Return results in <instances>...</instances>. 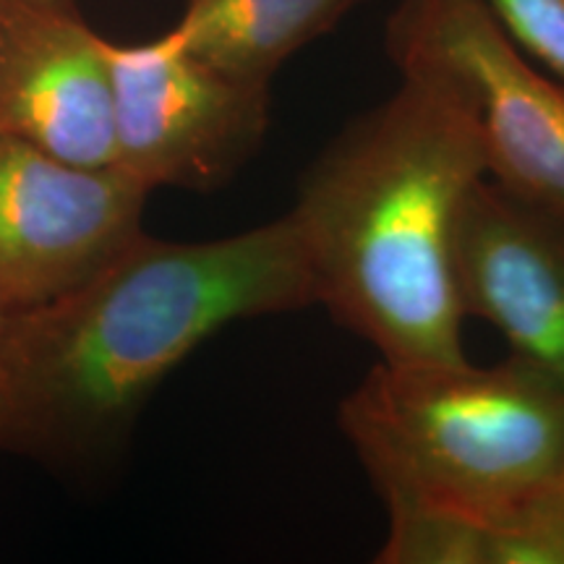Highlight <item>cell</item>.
Instances as JSON below:
<instances>
[{
	"label": "cell",
	"mask_w": 564,
	"mask_h": 564,
	"mask_svg": "<svg viewBox=\"0 0 564 564\" xmlns=\"http://www.w3.org/2000/svg\"><path fill=\"white\" fill-rule=\"evenodd\" d=\"M0 137L74 165H116L108 40L76 0H0Z\"/></svg>",
	"instance_id": "obj_7"
},
{
	"label": "cell",
	"mask_w": 564,
	"mask_h": 564,
	"mask_svg": "<svg viewBox=\"0 0 564 564\" xmlns=\"http://www.w3.org/2000/svg\"><path fill=\"white\" fill-rule=\"evenodd\" d=\"M361 0H186L175 30L196 58L270 89L282 63L333 32Z\"/></svg>",
	"instance_id": "obj_9"
},
{
	"label": "cell",
	"mask_w": 564,
	"mask_h": 564,
	"mask_svg": "<svg viewBox=\"0 0 564 564\" xmlns=\"http://www.w3.org/2000/svg\"><path fill=\"white\" fill-rule=\"evenodd\" d=\"M528 58L564 79V0H481Z\"/></svg>",
	"instance_id": "obj_11"
},
{
	"label": "cell",
	"mask_w": 564,
	"mask_h": 564,
	"mask_svg": "<svg viewBox=\"0 0 564 564\" xmlns=\"http://www.w3.org/2000/svg\"><path fill=\"white\" fill-rule=\"evenodd\" d=\"M337 426L384 510L497 518L564 491V387L525 358L382 361Z\"/></svg>",
	"instance_id": "obj_3"
},
{
	"label": "cell",
	"mask_w": 564,
	"mask_h": 564,
	"mask_svg": "<svg viewBox=\"0 0 564 564\" xmlns=\"http://www.w3.org/2000/svg\"><path fill=\"white\" fill-rule=\"evenodd\" d=\"M152 188L118 165H74L0 137V303L58 299L105 270L144 232Z\"/></svg>",
	"instance_id": "obj_6"
},
{
	"label": "cell",
	"mask_w": 564,
	"mask_h": 564,
	"mask_svg": "<svg viewBox=\"0 0 564 564\" xmlns=\"http://www.w3.org/2000/svg\"><path fill=\"white\" fill-rule=\"evenodd\" d=\"M455 285L468 316L564 387V215L481 178L455 230Z\"/></svg>",
	"instance_id": "obj_8"
},
{
	"label": "cell",
	"mask_w": 564,
	"mask_h": 564,
	"mask_svg": "<svg viewBox=\"0 0 564 564\" xmlns=\"http://www.w3.org/2000/svg\"><path fill=\"white\" fill-rule=\"evenodd\" d=\"M387 53L463 97L494 183L564 215V79L528 58L481 0H398Z\"/></svg>",
	"instance_id": "obj_4"
},
{
	"label": "cell",
	"mask_w": 564,
	"mask_h": 564,
	"mask_svg": "<svg viewBox=\"0 0 564 564\" xmlns=\"http://www.w3.org/2000/svg\"><path fill=\"white\" fill-rule=\"evenodd\" d=\"M316 306L293 215L215 241L147 232L95 278L0 324V453L82 460L232 322Z\"/></svg>",
	"instance_id": "obj_1"
},
{
	"label": "cell",
	"mask_w": 564,
	"mask_h": 564,
	"mask_svg": "<svg viewBox=\"0 0 564 564\" xmlns=\"http://www.w3.org/2000/svg\"><path fill=\"white\" fill-rule=\"evenodd\" d=\"M379 564H564V491L497 518L387 512Z\"/></svg>",
	"instance_id": "obj_10"
},
{
	"label": "cell",
	"mask_w": 564,
	"mask_h": 564,
	"mask_svg": "<svg viewBox=\"0 0 564 564\" xmlns=\"http://www.w3.org/2000/svg\"><path fill=\"white\" fill-rule=\"evenodd\" d=\"M486 178L474 112L429 70L324 147L299 183V223L316 306L382 361H460L465 312L455 230Z\"/></svg>",
	"instance_id": "obj_2"
},
{
	"label": "cell",
	"mask_w": 564,
	"mask_h": 564,
	"mask_svg": "<svg viewBox=\"0 0 564 564\" xmlns=\"http://www.w3.org/2000/svg\"><path fill=\"white\" fill-rule=\"evenodd\" d=\"M6 314H9V312H6V306H3V303H0V324H3V319H6Z\"/></svg>",
	"instance_id": "obj_12"
},
{
	"label": "cell",
	"mask_w": 564,
	"mask_h": 564,
	"mask_svg": "<svg viewBox=\"0 0 564 564\" xmlns=\"http://www.w3.org/2000/svg\"><path fill=\"white\" fill-rule=\"evenodd\" d=\"M116 165L150 186L209 194L253 160L270 89L236 82L188 51L178 30L141 45L108 40Z\"/></svg>",
	"instance_id": "obj_5"
}]
</instances>
